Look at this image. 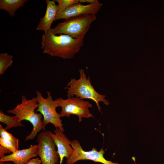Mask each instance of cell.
Wrapping results in <instances>:
<instances>
[{
    "label": "cell",
    "instance_id": "6da1fadb",
    "mask_svg": "<svg viewBox=\"0 0 164 164\" xmlns=\"http://www.w3.org/2000/svg\"><path fill=\"white\" fill-rule=\"evenodd\" d=\"M52 29L42 36L43 53L63 59L73 58L83 46L84 37L75 39L64 34L57 36L53 33Z\"/></svg>",
    "mask_w": 164,
    "mask_h": 164
},
{
    "label": "cell",
    "instance_id": "7a4b0ae2",
    "mask_svg": "<svg viewBox=\"0 0 164 164\" xmlns=\"http://www.w3.org/2000/svg\"><path fill=\"white\" fill-rule=\"evenodd\" d=\"M22 102L13 109L8 110L7 112L14 114L21 122L25 120L30 122L32 125L33 128L30 133L26 138L25 141L32 140L42 129L45 131L44 128L41 113H36L35 109L38 108L39 104L36 97L31 99H27L26 96L22 95Z\"/></svg>",
    "mask_w": 164,
    "mask_h": 164
},
{
    "label": "cell",
    "instance_id": "3957f363",
    "mask_svg": "<svg viewBox=\"0 0 164 164\" xmlns=\"http://www.w3.org/2000/svg\"><path fill=\"white\" fill-rule=\"evenodd\" d=\"M80 77L78 80L75 78L71 79L65 89H68L67 96L70 97L75 95L76 97L81 99H91L94 101L97 105L98 110L102 113L101 108L99 105L100 101L104 104L108 105L109 102L106 100L105 95L99 94L94 89L88 77L87 78L84 70L82 69L79 70Z\"/></svg>",
    "mask_w": 164,
    "mask_h": 164
},
{
    "label": "cell",
    "instance_id": "277c9868",
    "mask_svg": "<svg viewBox=\"0 0 164 164\" xmlns=\"http://www.w3.org/2000/svg\"><path fill=\"white\" fill-rule=\"evenodd\" d=\"M96 19L95 15H86L70 18L60 23L52 29L54 35L64 34L75 39L84 37L91 24Z\"/></svg>",
    "mask_w": 164,
    "mask_h": 164
},
{
    "label": "cell",
    "instance_id": "5b68a950",
    "mask_svg": "<svg viewBox=\"0 0 164 164\" xmlns=\"http://www.w3.org/2000/svg\"><path fill=\"white\" fill-rule=\"evenodd\" d=\"M36 94L39 104L36 112H39L43 115L44 128H45L47 124L50 123L53 125L56 128H59L63 132L64 129L62 123V120L60 118V114L56 110V108L59 105L55 100H53L51 93L47 91V96L46 98L43 97L41 93L39 91H37Z\"/></svg>",
    "mask_w": 164,
    "mask_h": 164
},
{
    "label": "cell",
    "instance_id": "8992f818",
    "mask_svg": "<svg viewBox=\"0 0 164 164\" xmlns=\"http://www.w3.org/2000/svg\"><path fill=\"white\" fill-rule=\"evenodd\" d=\"M55 100L61 107L60 117H69L71 114H75L78 117L79 122L82 121V118L94 117L88 109L92 107V105L88 101L73 97L66 99L60 97Z\"/></svg>",
    "mask_w": 164,
    "mask_h": 164
},
{
    "label": "cell",
    "instance_id": "52a82bcc",
    "mask_svg": "<svg viewBox=\"0 0 164 164\" xmlns=\"http://www.w3.org/2000/svg\"><path fill=\"white\" fill-rule=\"evenodd\" d=\"M70 145L73 149L71 156L66 160V164H74L81 160H90L103 164H120L117 162H113L106 159L104 156L105 152L103 148L99 151L93 147L89 151L84 150L79 142L77 140L71 141Z\"/></svg>",
    "mask_w": 164,
    "mask_h": 164
},
{
    "label": "cell",
    "instance_id": "ba28073f",
    "mask_svg": "<svg viewBox=\"0 0 164 164\" xmlns=\"http://www.w3.org/2000/svg\"><path fill=\"white\" fill-rule=\"evenodd\" d=\"M36 141L38 143L37 153L42 164H57L60 157L55 148L56 145L46 131L39 133Z\"/></svg>",
    "mask_w": 164,
    "mask_h": 164
},
{
    "label": "cell",
    "instance_id": "9c48e42d",
    "mask_svg": "<svg viewBox=\"0 0 164 164\" xmlns=\"http://www.w3.org/2000/svg\"><path fill=\"white\" fill-rule=\"evenodd\" d=\"M103 4L99 2L83 5L79 2L73 4L65 10L57 12L55 21L59 19L67 20L71 18L86 15H95Z\"/></svg>",
    "mask_w": 164,
    "mask_h": 164
},
{
    "label": "cell",
    "instance_id": "30bf717a",
    "mask_svg": "<svg viewBox=\"0 0 164 164\" xmlns=\"http://www.w3.org/2000/svg\"><path fill=\"white\" fill-rule=\"evenodd\" d=\"M54 141L57 149V152L60 159V164H62L64 157L69 159L72 155L73 149L70 145L69 140L63 132L59 128H56L54 133L50 131H46Z\"/></svg>",
    "mask_w": 164,
    "mask_h": 164
},
{
    "label": "cell",
    "instance_id": "8fae6325",
    "mask_svg": "<svg viewBox=\"0 0 164 164\" xmlns=\"http://www.w3.org/2000/svg\"><path fill=\"white\" fill-rule=\"evenodd\" d=\"M38 145H31L27 149L18 150L0 158V162H13L15 164H26L32 158L38 155Z\"/></svg>",
    "mask_w": 164,
    "mask_h": 164
},
{
    "label": "cell",
    "instance_id": "7c38bea8",
    "mask_svg": "<svg viewBox=\"0 0 164 164\" xmlns=\"http://www.w3.org/2000/svg\"><path fill=\"white\" fill-rule=\"evenodd\" d=\"M47 7L44 16L40 19L36 28L38 30H43L46 32L50 30L51 26L55 21L57 12V6L53 1L47 0Z\"/></svg>",
    "mask_w": 164,
    "mask_h": 164
},
{
    "label": "cell",
    "instance_id": "4fadbf2b",
    "mask_svg": "<svg viewBox=\"0 0 164 164\" xmlns=\"http://www.w3.org/2000/svg\"><path fill=\"white\" fill-rule=\"evenodd\" d=\"M27 0H0V9L7 11L11 17L17 9L23 7Z\"/></svg>",
    "mask_w": 164,
    "mask_h": 164
},
{
    "label": "cell",
    "instance_id": "5bb4252c",
    "mask_svg": "<svg viewBox=\"0 0 164 164\" xmlns=\"http://www.w3.org/2000/svg\"><path fill=\"white\" fill-rule=\"evenodd\" d=\"M0 121L6 124V126L5 128L6 130L13 127L26 126L19 121L15 115L9 116L5 114L1 110L0 111Z\"/></svg>",
    "mask_w": 164,
    "mask_h": 164
},
{
    "label": "cell",
    "instance_id": "9a60e30c",
    "mask_svg": "<svg viewBox=\"0 0 164 164\" xmlns=\"http://www.w3.org/2000/svg\"><path fill=\"white\" fill-rule=\"evenodd\" d=\"M13 56L7 53L0 54V75L3 74L13 63Z\"/></svg>",
    "mask_w": 164,
    "mask_h": 164
},
{
    "label": "cell",
    "instance_id": "2e32d148",
    "mask_svg": "<svg viewBox=\"0 0 164 164\" xmlns=\"http://www.w3.org/2000/svg\"><path fill=\"white\" fill-rule=\"evenodd\" d=\"M0 135L1 138L6 139L11 142L16 149L18 150L19 148L18 139L7 132L5 128H3L1 124L0 125Z\"/></svg>",
    "mask_w": 164,
    "mask_h": 164
},
{
    "label": "cell",
    "instance_id": "e0dca14e",
    "mask_svg": "<svg viewBox=\"0 0 164 164\" xmlns=\"http://www.w3.org/2000/svg\"><path fill=\"white\" fill-rule=\"evenodd\" d=\"M58 3L57 5V12H60L68 8L71 5L79 2L78 0H54Z\"/></svg>",
    "mask_w": 164,
    "mask_h": 164
},
{
    "label": "cell",
    "instance_id": "ac0fdd59",
    "mask_svg": "<svg viewBox=\"0 0 164 164\" xmlns=\"http://www.w3.org/2000/svg\"><path fill=\"white\" fill-rule=\"evenodd\" d=\"M0 145L8 149L12 153L18 150L12 143L10 141L3 138H0Z\"/></svg>",
    "mask_w": 164,
    "mask_h": 164
},
{
    "label": "cell",
    "instance_id": "d6986e66",
    "mask_svg": "<svg viewBox=\"0 0 164 164\" xmlns=\"http://www.w3.org/2000/svg\"><path fill=\"white\" fill-rule=\"evenodd\" d=\"M12 152L8 149L0 145V157L2 158L5 156V154H9Z\"/></svg>",
    "mask_w": 164,
    "mask_h": 164
},
{
    "label": "cell",
    "instance_id": "ffe728a7",
    "mask_svg": "<svg viewBox=\"0 0 164 164\" xmlns=\"http://www.w3.org/2000/svg\"><path fill=\"white\" fill-rule=\"evenodd\" d=\"M26 164H42L41 161L38 158L30 159Z\"/></svg>",
    "mask_w": 164,
    "mask_h": 164
},
{
    "label": "cell",
    "instance_id": "44dd1931",
    "mask_svg": "<svg viewBox=\"0 0 164 164\" xmlns=\"http://www.w3.org/2000/svg\"><path fill=\"white\" fill-rule=\"evenodd\" d=\"M79 2L80 3H88L90 4L95 3L99 2L97 0H79Z\"/></svg>",
    "mask_w": 164,
    "mask_h": 164
},
{
    "label": "cell",
    "instance_id": "7402d4cb",
    "mask_svg": "<svg viewBox=\"0 0 164 164\" xmlns=\"http://www.w3.org/2000/svg\"><path fill=\"white\" fill-rule=\"evenodd\" d=\"M0 164H15L14 163L12 164L9 162H0Z\"/></svg>",
    "mask_w": 164,
    "mask_h": 164
},
{
    "label": "cell",
    "instance_id": "603a6c76",
    "mask_svg": "<svg viewBox=\"0 0 164 164\" xmlns=\"http://www.w3.org/2000/svg\"><path fill=\"white\" fill-rule=\"evenodd\" d=\"M160 164H162V163H160Z\"/></svg>",
    "mask_w": 164,
    "mask_h": 164
}]
</instances>
